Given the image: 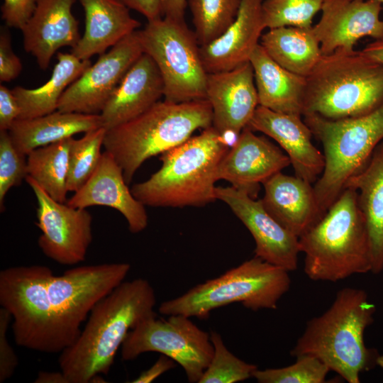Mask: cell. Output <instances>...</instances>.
I'll list each match as a JSON object with an SVG mask.
<instances>
[{"label":"cell","mask_w":383,"mask_h":383,"mask_svg":"<svg viewBox=\"0 0 383 383\" xmlns=\"http://www.w3.org/2000/svg\"><path fill=\"white\" fill-rule=\"evenodd\" d=\"M362 51L372 59L383 65V38L369 43Z\"/></svg>","instance_id":"f6af8a7d"},{"label":"cell","mask_w":383,"mask_h":383,"mask_svg":"<svg viewBox=\"0 0 383 383\" xmlns=\"http://www.w3.org/2000/svg\"><path fill=\"white\" fill-rule=\"evenodd\" d=\"M20 106L17 99L6 86L0 85V131H9L19 117Z\"/></svg>","instance_id":"60d3db41"},{"label":"cell","mask_w":383,"mask_h":383,"mask_svg":"<svg viewBox=\"0 0 383 383\" xmlns=\"http://www.w3.org/2000/svg\"><path fill=\"white\" fill-rule=\"evenodd\" d=\"M101 127L100 114L56 110L42 116L17 119L8 132L17 150L27 155L38 148Z\"/></svg>","instance_id":"4316f807"},{"label":"cell","mask_w":383,"mask_h":383,"mask_svg":"<svg viewBox=\"0 0 383 383\" xmlns=\"http://www.w3.org/2000/svg\"><path fill=\"white\" fill-rule=\"evenodd\" d=\"M76 0H37L35 11L21 30L24 50L45 70L61 48H74L81 38L72 9Z\"/></svg>","instance_id":"44dd1931"},{"label":"cell","mask_w":383,"mask_h":383,"mask_svg":"<svg viewBox=\"0 0 383 383\" xmlns=\"http://www.w3.org/2000/svg\"><path fill=\"white\" fill-rule=\"evenodd\" d=\"M85 13V30L71 53L82 60L102 55L137 30L140 23L117 0H79Z\"/></svg>","instance_id":"d4e9b609"},{"label":"cell","mask_w":383,"mask_h":383,"mask_svg":"<svg viewBox=\"0 0 383 383\" xmlns=\"http://www.w3.org/2000/svg\"><path fill=\"white\" fill-rule=\"evenodd\" d=\"M162 16L184 21L187 0H160Z\"/></svg>","instance_id":"ee69618b"},{"label":"cell","mask_w":383,"mask_h":383,"mask_svg":"<svg viewBox=\"0 0 383 383\" xmlns=\"http://www.w3.org/2000/svg\"><path fill=\"white\" fill-rule=\"evenodd\" d=\"M288 271L254 257L218 277L199 284L181 296L161 303L166 316L182 314L206 319L211 312L233 303L248 309H276L290 288Z\"/></svg>","instance_id":"52a82bcc"},{"label":"cell","mask_w":383,"mask_h":383,"mask_svg":"<svg viewBox=\"0 0 383 383\" xmlns=\"http://www.w3.org/2000/svg\"><path fill=\"white\" fill-rule=\"evenodd\" d=\"M53 274L45 265L13 266L0 272V304L12 317L16 345L35 351L61 353L75 340L62 324L49 298Z\"/></svg>","instance_id":"9c48e42d"},{"label":"cell","mask_w":383,"mask_h":383,"mask_svg":"<svg viewBox=\"0 0 383 383\" xmlns=\"http://www.w3.org/2000/svg\"><path fill=\"white\" fill-rule=\"evenodd\" d=\"M376 365L383 370V354L379 355L376 360Z\"/></svg>","instance_id":"7dc6e473"},{"label":"cell","mask_w":383,"mask_h":383,"mask_svg":"<svg viewBox=\"0 0 383 383\" xmlns=\"http://www.w3.org/2000/svg\"><path fill=\"white\" fill-rule=\"evenodd\" d=\"M299 243L304 273L311 280L335 282L372 270L366 221L351 187L343 189Z\"/></svg>","instance_id":"277c9868"},{"label":"cell","mask_w":383,"mask_h":383,"mask_svg":"<svg viewBox=\"0 0 383 383\" xmlns=\"http://www.w3.org/2000/svg\"><path fill=\"white\" fill-rule=\"evenodd\" d=\"M301 116L258 105L247 127L274 139L289 157L295 175L312 184L324 170L325 157L313 144L311 131Z\"/></svg>","instance_id":"d6986e66"},{"label":"cell","mask_w":383,"mask_h":383,"mask_svg":"<svg viewBox=\"0 0 383 383\" xmlns=\"http://www.w3.org/2000/svg\"><path fill=\"white\" fill-rule=\"evenodd\" d=\"M12 320L10 313L0 308V383L11 378L18 364V357L9 343L6 334Z\"/></svg>","instance_id":"74e56055"},{"label":"cell","mask_w":383,"mask_h":383,"mask_svg":"<svg viewBox=\"0 0 383 383\" xmlns=\"http://www.w3.org/2000/svg\"><path fill=\"white\" fill-rule=\"evenodd\" d=\"M345 187L357 192L369 235L371 272L379 274L383 270V142L376 147L364 168L348 179Z\"/></svg>","instance_id":"83f0119b"},{"label":"cell","mask_w":383,"mask_h":383,"mask_svg":"<svg viewBox=\"0 0 383 383\" xmlns=\"http://www.w3.org/2000/svg\"><path fill=\"white\" fill-rule=\"evenodd\" d=\"M312 27L270 28L262 35L260 45L280 66L306 77L322 56L320 43Z\"/></svg>","instance_id":"f546056e"},{"label":"cell","mask_w":383,"mask_h":383,"mask_svg":"<svg viewBox=\"0 0 383 383\" xmlns=\"http://www.w3.org/2000/svg\"><path fill=\"white\" fill-rule=\"evenodd\" d=\"M326 0H263L262 10L266 28L282 26L311 28L314 16Z\"/></svg>","instance_id":"836d02e7"},{"label":"cell","mask_w":383,"mask_h":383,"mask_svg":"<svg viewBox=\"0 0 383 383\" xmlns=\"http://www.w3.org/2000/svg\"><path fill=\"white\" fill-rule=\"evenodd\" d=\"M35 383H69L66 377L60 372H40L35 380Z\"/></svg>","instance_id":"bcb514c9"},{"label":"cell","mask_w":383,"mask_h":383,"mask_svg":"<svg viewBox=\"0 0 383 383\" xmlns=\"http://www.w3.org/2000/svg\"><path fill=\"white\" fill-rule=\"evenodd\" d=\"M224 136L212 126L162 154L161 167L135 184L133 195L153 207L203 206L216 200V172L228 150Z\"/></svg>","instance_id":"3957f363"},{"label":"cell","mask_w":383,"mask_h":383,"mask_svg":"<svg viewBox=\"0 0 383 383\" xmlns=\"http://www.w3.org/2000/svg\"><path fill=\"white\" fill-rule=\"evenodd\" d=\"M66 203L74 208L105 206L117 210L132 233H138L148 226L145 206L133 195L121 167L106 150L90 178Z\"/></svg>","instance_id":"ffe728a7"},{"label":"cell","mask_w":383,"mask_h":383,"mask_svg":"<svg viewBox=\"0 0 383 383\" xmlns=\"http://www.w3.org/2000/svg\"><path fill=\"white\" fill-rule=\"evenodd\" d=\"M22 70L20 58L13 52L11 34L5 27L0 33V81L9 82L17 78Z\"/></svg>","instance_id":"f35d334b"},{"label":"cell","mask_w":383,"mask_h":383,"mask_svg":"<svg viewBox=\"0 0 383 383\" xmlns=\"http://www.w3.org/2000/svg\"><path fill=\"white\" fill-rule=\"evenodd\" d=\"M144 53L156 64L164 85V100L182 103L206 99L207 72L200 45L185 21L167 17L148 21L138 30Z\"/></svg>","instance_id":"30bf717a"},{"label":"cell","mask_w":383,"mask_h":383,"mask_svg":"<svg viewBox=\"0 0 383 383\" xmlns=\"http://www.w3.org/2000/svg\"><path fill=\"white\" fill-rule=\"evenodd\" d=\"M48 81L35 89L16 87L11 90L20 106L18 119L42 116L57 110L66 89L91 65L90 60H82L72 53L58 52Z\"/></svg>","instance_id":"f1b7e54d"},{"label":"cell","mask_w":383,"mask_h":383,"mask_svg":"<svg viewBox=\"0 0 383 383\" xmlns=\"http://www.w3.org/2000/svg\"><path fill=\"white\" fill-rule=\"evenodd\" d=\"M382 10L376 0H326L320 20L312 27L322 55L353 50L364 37L383 38Z\"/></svg>","instance_id":"e0dca14e"},{"label":"cell","mask_w":383,"mask_h":383,"mask_svg":"<svg viewBox=\"0 0 383 383\" xmlns=\"http://www.w3.org/2000/svg\"><path fill=\"white\" fill-rule=\"evenodd\" d=\"M128 263H104L72 267L47 282L50 303L60 321L76 340L80 326L95 305L123 282Z\"/></svg>","instance_id":"7c38bea8"},{"label":"cell","mask_w":383,"mask_h":383,"mask_svg":"<svg viewBox=\"0 0 383 383\" xmlns=\"http://www.w3.org/2000/svg\"><path fill=\"white\" fill-rule=\"evenodd\" d=\"M306 79L303 116L343 119L383 105V65L362 50L338 49L322 55Z\"/></svg>","instance_id":"5b68a950"},{"label":"cell","mask_w":383,"mask_h":383,"mask_svg":"<svg viewBox=\"0 0 383 383\" xmlns=\"http://www.w3.org/2000/svg\"><path fill=\"white\" fill-rule=\"evenodd\" d=\"M106 132L101 127L85 133L79 139L72 138L69 152L68 192H77L96 169Z\"/></svg>","instance_id":"d6a6232c"},{"label":"cell","mask_w":383,"mask_h":383,"mask_svg":"<svg viewBox=\"0 0 383 383\" xmlns=\"http://www.w3.org/2000/svg\"><path fill=\"white\" fill-rule=\"evenodd\" d=\"M241 0H189L194 34L200 45L218 38L234 21Z\"/></svg>","instance_id":"1f68e13d"},{"label":"cell","mask_w":383,"mask_h":383,"mask_svg":"<svg viewBox=\"0 0 383 383\" xmlns=\"http://www.w3.org/2000/svg\"><path fill=\"white\" fill-rule=\"evenodd\" d=\"M73 137L30 151L27 155L28 175L55 201L65 203L69 152Z\"/></svg>","instance_id":"4dcf8cb0"},{"label":"cell","mask_w":383,"mask_h":383,"mask_svg":"<svg viewBox=\"0 0 383 383\" xmlns=\"http://www.w3.org/2000/svg\"><path fill=\"white\" fill-rule=\"evenodd\" d=\"M289 165V157L279 148L246 127L220 162L216 178L255 198L260 184Z\"/></svg>","instance_id":"2e32d148"},{"label":"cell","mask_w":383,"mask_h":383,"mask_svg":"<svg viewBox=\"0 0 383 383\" xmlns=\"http://www.w3.org/2000/svg\"><path fill=\"white\" fill-rule=\"evenodd\" d=\"M155 291L137 278L123 282L99 301L74 343L60 353L58 364L69 383H88L108 374L128 334L140 322L157 314Z\"/></svg>","instance_id":"6da1fadb"},{"label":"cell","mask_w":383,"mask_h":383,"mask_svg":"<svg viewBox=\"0 0 383 383\" xmlns=\"http://www.w3.org/2000/svg\"><path fill=\"white\" fill-rule=\"evenodd\" d=\"M378 2L381 3L382 4H383V0H376Z\"/></svg>","instance_id":"c3c4849f"},{"label":"cell","mask_w":383,"mask_h":383,"mask_svg":"<svg viewBox=\"0 0 383 383\" xmlns=\"http://www.w3.org/2000/svg\"><path fill=\"white\" fill-rule=\"evenodd\" d=\"M156 317L144 319L128 333L121 347L122 360L160 353L179 364L189 382L199 383L213 354L210 334L182 314L170 315L167 319Z\"/></svg>","instance_id":"8fae6325"},{"label":"cell","mask_w":383,"mask_h":383,"mask_svg":"<svg viewBox=\"0 0 383 383\" xmlns=\"http://www.w3.org/2000/svg\"><path fill=\"white\" fill-rule=\"evenodd\" d=\"M213 346L211 360L199 383H235L252 377L257 367L235 356L225 345L221 335L210 333Z\"/></svg>","instance_id":"e575fe53"},{"label":"cell","mask_w":383,"mask_h":383,"mask_svg":"<svg viewBox=\"0 0 383 383\" xmlns=\"http://www.w3.org/2000/svg\"><path fill=\"white\" fill-rule=\"evenodd\" d=\"M143 53L137 30L101 55L66 89L57 110L100 114L124 75Z\"/></svg>","instance_id":"5bb4252c"},{"label":"cell","mask_w":383,"mask_h":383,"mask_svg":"<svg viewBox=\"0 0 383 383\" xmlns=\"http://www.w3.org/2000/svg\"><path fill=\"white\" fill-rule=\"evenodd\" d=\"M26 155L13 145L7 131H0V210L4 211L8 192L19 186L28 175Z\"/></svg>","instance_id":"8d00e7d4"},{"label":"cell","mask_w":383,"mask_h":383,"mask_svg":"<svg viewBox=\"0 0 383 383\" xmlns=\"http://www.w3.org/2000/svg\"><path fill=\"white\" fill-rule=\"evenodd\" d=\"M164 85L153 60L146 53L133 64L100 113L106 131L141 115L163 96Z\"/></svg>","instance_id":"603a6c76"},{"label":"cell","mask_w":383,"mask_h":383,"mask_svg":"<svg viewBox=\"0 0 383 383\" xmlns=\"http://www.w3.org/2000/svg\"><path fill=\"white\" fill-rule=\"evenodd\" d=\"M176 362L170 357L162 355L157 360L148 370L131 381L133 383H150L164 374L176 367Z\"/></svg>","instance_id":"b9f144b4"},{"label":"cell","mask_w":383,"mask_h":383,"mask_svg":"<svg viewBox=\"0 0 383 383\" xmlns=\"http://www.w3.org/2000/svg\"><path fill=\"white\" fill-rule=\"evenodd\" d=\"M263 0H241L234 21L216 39L200 45L201 58L207 73L233 70L250 62L265 29Z\"/></svg>","instance_id":"7402d4cb"},{"label":"cell","mask_w":383,"mask_h":383,"mask_svg":"<svg viewBox=\"0 0 383 383\" xmlns=\"http://www.w3.org/2000/svg\"><path fill=\"white\" fill-rule=\"evenodd\" d=\"M211 126L207 99L159 101L138 117L107 130L103 146L120 165L128 184L145 160L183 143L197 129Z\"/></svg>","instance_id":"8992f818"},{"label":"cell","mask_w":383,"mask_h":383,"mask_svg":"<svg viewBox=\"0 0 383 383\" xmlns=\"http://www.w3.org/2000/svg\"><path fill=\"white\" fill-rule=\"evenodd\" d=\"M216 199L226 203L251 233L255 256L288 272L296 270L300 252L299 237L265 209L261 199L231 187H216Z\"/></svg>","instance_id":"9a60e30c"},{"label":"cell","mask_w":383,"mask_h":383,"mask_svg":"<svg viewBox=\"0 0 383 383\" xmlns=\"http://www.w3.org/2000/svg\"><path fill=\"white\" fill-rule=\"evenodd\" d=\"M328 367L311 355L296 357V362L281 368L254 372L252 377L259 383H323L329 372Z\"/></svg>","instance_id":"d590c367"},{"label":"cell","mask_w":383,"mask_h":383,"mask_svg":"<svg viewBox=\"0 0 383 383\" xmlns=\"http://www.w3.org/2000/svg\"><path fill=\"white\" fill-rule=\"evenodd\" d=\"M129 9L140 13L148 21L154 20L162 16L160 0H117Z\"/></svg>","instance_id":"7bdbcfd3"},{"label":"cell","mask_w":383,"mask_h":383,"mask_svg":"<svg viewBox=\"0 0 383 383\" xmlns=\"http://www.w3.org/2000/svg\"><path fill=\"white\" fill-rule=\"evenodd\" d=\"M262 185L265 193L261 201L265 209L297 237L322 218L311 183L281 172Z\"/></svg>","instance_id":"cb8c5ba5"},{"label":"cell","mask_w":383,"mask_h":383,"mask_svg":"<svg viewBox=\"0 0 383 383\" xmlns=\"http://www.w3.org/2000/svg\"><path fill=\"white\" fill-rule=\"evenodd\" d=\"M260 106L270 110L303 116L306 77L284 69L259 44L250 58Z\"/></svg>","instance_id":"484cf974"},{"label":"cell","mask_w":383,"mask_h":383,"mask_svg":"<svg viewBox=\"0 0 383 383\" xmlns=\"http://www.w3.org/2000/svg\"><path fill=\"white\" fill-rule=\"evenodd\" d=\"M206 91L212 109V126L223 136L231 133L238 137L259 105L250 62L208 73Z\"/></svg>","instance_id":"ac0fdd59"},{"label":"cell","mask_w":383,"mask_h":383,"mask_svg":"<svg viewBox=\"0 0 383 383\" xmlns=\"http://www.w3.org/2000/svg\"><path fill=\"white\" fill-rule=\"evenodd\" d=\"M37 0H4L1 18L8 27L21 30L33 15Z\"/></svg>","instance_id":"ab89813d"},{"label":"cell","mask_w":383,"mask_h":383,"mask_svg":"<svg viewBox=\"0 0 383 383\" xmlns=\"http://www.w3.org/2000/svg\"><path fill=\"white\" fill-rule=\"evenodd\" d=\"M304 116L323 148L324 170L313 186L323 217L383 140V105L368 114L343 119L331 120L316 114Z\"/></svg>","instance_id":"ba28073f"},{"label":"cell","mask_w":383,"mask_h":383,"mask_svg":"<svg viewBox=\"0 0 383 383\" xmlns=\"http://www.w3.org/2000/svg\"><path fill=\"white\" fill-rule=\"evenodd\" d=\"M25 180L37 201L36 225L41 231L38 244L43 253L65 265L84 261L92 241L91 213L55 201L29 175Z\"/></svg>","instance_id":"4fadbf2b"},{"label":"cell","mask_w":383,"mask_h":383,"mask_svg":"<svg viewBox=\"0 0 383 383\" xmlns=\"http://www.w3.org/2000/svg\"><path fill=\"white\" fill-rule=\"evenodd\" d=\"M375 311L365 290L341 289L323 314L307 322L291 355L313 356L348 383H359L360 374L372 369L379 355L364 340Z\"/></svg>","instance_id":"7a4b0ae2"}]
</instances>
